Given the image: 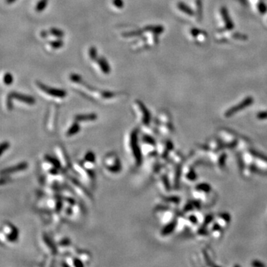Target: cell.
<instances>
[{"label":"cell","mask_w":267,"mask_h":267,"mask_svg":"<svg viewBox=\"0 0 267 267\" xmlns=\"http://www.w3.org/2000/svg\"><path fill=\"white\" fill-rule=\"evenodd\" d=\"M53 151L54 157L57 160L63 171L68 173V171H72V162L63 146L60 144H55L53 147Z\"/></svg>","instance_id":"obj_8"},{"label":"cell","mask_w":267,"mask_h":267,"mask_svg":"<svg viewBox=\"0 0 267 267\" xmlns=\"http://www.w3.org/2000/svg\"><path fill=\"white\" fill-rule=\"evenodd\" d=\"M48 0H39L36 5V11L37 12L42 11L46 7Z\"/></svg>","instance_id":"obj_31"},{"label":"cell","mask_w":267,"mask_h":267,"mask_svg":"<svg viewBox=\"0 0 267 267\" xmlns=\"http://www.w3.org/2000/svg\"><path fill=\"white\" fill-rule=\"evenodd\" d=\"M102 165L105 171L110 175H118L122 171L121 161L116 152L107 153L102 158Z\"/></svg>","instance_id":"obj_5"},{"label":"cell","mask_w":267,"mask_h":267,"mask_svg":"<svg viewBox=\"0 0 267 267\" xmlns=\"http://www.w3.org/2000/svg\"><path fill=\"white\" fill-rule=\"evenodd\" d=\"M221 15H222L223 19L224 20V22H225V25H226V26H225V28L226 29L233 28L234 25H233L232 22L230 20V19H229V17L228 15V13H227L226 9L223 8L222 10H221Z\"/></svg>","instance_id":"obj_24"},{"label":"cell","mask_w":267,"mask_h":267,"mask_svg":"<svg viewBox=\"0 0 267 267\" xmlns=\"http://www.w3.org/2000/svg\"><path fill=\"white\" fill-rule=\"evenodd\" d=\"M82 160H83V161L96 163V156H95V154L93 151H88L85 153Z\"/></svg>","instance_id":"obj_26"},{"label":"cell","mask_w":267,"mask_h":267,"mask_svg":"<svg viewBox=\"0 0 267 267\" xmlns=\"http://www.w3.org/2000/svg\"><path fill=\"white\" fill-rule=\"evenodd\" d=\"M19 230L10 222H4L1 225L0 240L2 244H13L19 240Z\"/></svg>","instance_id":"obj_6"},{"label":"cell","mask_w":267,"mask_h":267,"mask_svg":"<svg viewBox=\"0 0 267 267\" xmlns=\"http://www.w3.org/2000/svg\"><path fill=\"white\" fill-rule=\"evenodd\" d=\"M7 96L12 101V102H13V100H17V102L27 105V106H33L36 103L35 99L33 96H27V95L20 94V93L11 92L7 94Z\"/></svg>","instance_id":"obj_15"},{"label":"cell","mask_w":267,"mask_h":267,"mask_svg":"<svg viewBox=\"0 0 267 267\" xmlns=\"http://www.w3.org/2000/svg\"><path fill=\"white\" fill-rule=\"evenodd\" d=\"M72 171L77 176L80 180L86 185L89 189H93L95 185V172H92L82 166L80 160L72 162Z\"/></svg>","instance_id":"obj_4"},{"label":"cell","mask_w":267,"mask_h":267,"mask_svg":"<svg viewBox=\"0 0 267 267\" xmlns=\"http://www.w3.org/2000/svg\"><path fill=\"white\" fill-rule=\"evenodd\" d=\"M136 120L141 126H147L151 122V114L145 105L140 100H135L133 105Z\"/></svg>","instance_id":"obj_10"},{"label":"cell","mask_w":267,"mask_h":267,"mask_svg":"<svg viewBox=\"0 0 267 267\" xmlns=\"http://www.w3.org/2000/svg\"><path fill=\"white\" fill-rule=\"evenodd\" d=\"M253 102V98L251 97V96H249V97H246L245 99L244 100H243V102H241L239 105H237V106H235L233 107V108H230V109H229L227 111L226 113L225 114V115L226 116H232L233 114H235V113L239 111L244 109L245 108H246L247 106H250V105H252Z\"/></svg>","instance_id":"obj_17"},{"label":"cell","mask_w":267,"mask_h":267,"mask_svg":"<svg viewBox=\"0 0 267 267\" xmlns=\"http://www.w3.org/2000/svg\"><path fill=\"white\" fill-rule=\"evenodd\" d=\"M36 207L39 212H59L62 207L61 195H47L42 193L36 202Z\"/></svg>","instance_id":"obj_2"},{"label":"cell","mask_w":267,"mask_h":267,"mask_svg":"<svg viewBox=\"0 0 267 267\" xmlns=\"http://www.w3.org/2000/svg\"><path fill=\"white\" fill-rule=\"evenodd\" d=\"M258 117L259 119H265L267 117V111L265 112H260V114L258 115Z\"/></svg>","instance_id":"obj_36"},{"label":"cell","mask_w":267,"mask_h":267,"mask_svg":"<svg viewBox=\"0 0 267 267\" xmlns=\"http://www.w3.org/2000/svg\"><path fill=\"white\" fill-rule=\"evenodd\" d=\"M89 57H90V58L92 59V60H94V59H96L97 58V51H96V47H91L90 49H89V52H88Z\"/></svg>","instance_id":"obj_33"},{"label":"cell","mask_w":267,"mask_h":267,"mask_svg":"<svg viewBox=\"0 0 267 267\" xmlns=\"http://www.w3.org/2000/svg\"><path fill=\"white\" fill-rule=\"evenodd\" d=\"M66 177L68 184L74 191L75 195H77L86 205H91L94 204V197L91 192L89 191L88 188L84 185L78 178L69 175L68 174Z\"/></svg>","instance_id":"obj_3"},{"label":"cell","mask_w":267,"mask_h":267,"mask_svg":"<svg viewBox=\"0 0 267 267\" xmlns=\"http://www.w3.org/2000/svg\"><path fill=\"white\" fill-rule=\"evenodd\" d=\"M48 32L51 35H52V37H57V38L58 39L62 38L63 35H64V32H63L62 31H61L60 29H58V28H51L49 30Z\"/></svg>","instance_id":"obj_29"},{"label":"cell","mask_w":267,"mask_h":267,"mask_svg":"<svg viewBox=\"0 0 267 267\" xmlns=\"http://www.w3.org/2000/svg\"><path fill=\"white\" fill-rule=\"evenodd\" d=\"M71 210H72V217L71 219H78L80 217H82L83 215L85 214L84 207L80 202L76 201L73 204L71 207Z\"/></svg>","instance_id":"obj_21"},{"label":"cell","mask_w":267,"mask_h":267,"mask_svg":"<svg viewBox=\"0 0 267 267\" xmlns=\"http://www.w3.org/2000/svg\"><path fill=\"white\" fill-rule=\"evenodd\" d=\"M39 166L41 174H48L59 171H63L57 160L54 157V156L52 157L49 154H45L43 156L39 161Z\"/></svg>","instance_id":"obj_9"},{"label":"cell","mask_w":267,"mask_h":267,"mask_svg":"<svg viewBox=\"0 0 267 267\" xmlns=\"http://www.w3.org/2000/svg\"><path fill=\"white\" fill-rule=\"evenodd\" d=\"M144 31H148V32L154 33V34H161L164 31V28L161 25H148L146 26L143 29Z\"/></svg>","instance_id":"obj_23"},{"label":"cell","mask_w":267,"mask_h":267,"mask_svg":"<svg viewBox=\"0 0 267 267\" xmlns=\"http://www.w3.org/2000/svg\"><path fill=\"white\" fill-rule=\"evenodd\" d=\"M175 227V223H169V224H168L167 225H166L165 227L163 229V230L161 231V234L162 235H163V236H166V235H169L170 233L172 231H173L174 228Z\"/></svg>","instance_id":"obj_28"},{"label":"cell","mask_w":267,"mask_h":267,"mask_svg":"<svg viewBox=\"0 0 267 267\" xmlns=\"http://www.w3.org/2000/svg\"><path fill=\"white\" fill-rule=\"evenodd\" d=\"M10 147H11V144L8 141L2 142L1 146H0V156L2 157L4 154L8 151Z\"/></svg>","instance_id":"obj_30"},{"label":"cell","mask_w":267,"mask_h":267,"mask_svg":"<svg viewBox=\"0 0 267 267\" xmlns=\"http://www.w3.org/2000/svg\"><path fill=\"white\" fill-rule=\"evenodd\" d=\"M59 110L56 105H51L47 113L45 120V129L49 134H54L56 132L57 122H58Z\"/></svg>","instance_id":"obj_12"},{"label":"cell","mask_w":267,"mask_h":267,"mask_svg":"<svg viewBox=\"0 0 267 267\" xmlns=\"http://www.w3.org/2000/svg\"><path fill=\"white\" fill-rule=\"evenodd\" d=\"M96 62H97V64L99 66H100V68L101 70H102V73L105 74H108L110 73V67L109 65H108V62L106 61V59L104 58V57H100V58H98L96 59Z\"/></svg>","instance_id":"obj_22"},{"label":"cell","mask_w":267,"mask_h":267,"mask_svg":"<svg viewBox=\"0 0 267 267\" xmlns=\"http://www.w3.org/2000/svg\"><path fill=\"white\" fill-rule=\"evenodd\" d=\"M266 5H264V3H260L258 5V10H259V11H260V13H265V11H266Z\"/></svg>","instance_id":"obj_35"},{"label":"cell","mask_w":267,"mask_h":267,"mask_svg":"<svg viewBox=\"0 0 267 267\" xmlns=\"http://www.w3.org/2000/svg\"><path fill=\"white\" fill-rule=\"evenodd\" d=\"M13 76L10 74V73H6L4 75L3 77V81L4 83H5V85L6 86H10V85L12 84V82H13Z\"/></svg>","instance_id":"obj_32"},{"label":"cell","mask_w":267,"mask_h":267,"mask_svg":"<svg viewBox=\"0 0 267 267\" xmlns=\"http://www.w3.org/2000/svg\"><path fill=\"white\" fill-rule=\"evenodd\" d=\"M27 168H28V163H27V162H20V163L15 164V165L11 166H9V167L2 169L1 175L8 176V177H10L11 175H16V174L21 173V172L26 171Z\"/></svg>","instance_id":"obj_14"},{"label":"cell","mask_w":267,"mask_h":267,"mask_svg":"<svg viewBox=\"0 0 267 267\" xmlns=\"http://www.w3.org/2000/svg\"><path fill=\"white\" fill-rule=\"evenodd\" d=\"M97 119V115L94 113H90V114H77L74 116V120L78 122L79 123H88V122H92L96 121Z\"/></svg>","instance_id":"obj_19"},{"label":"cell","mask_w":267,"mask_h":267,"mask_svg":"<svg viewBox=\"0 0 267 267\" xmlns=\"http://www.w3.org/2000/svg\"><path fill=\"white\" fill-rule=\"evenodd\" d=\"M37 86L39 88V90L45 96L51 99H53L55 100H62L67 96L66 91L64 90H62V89L51 88V87L45 86V85L40 82H37Z\"/></svg>","instance_id":"obj_13"},{"label":"cell","mask_w":267,"mask_h":267,"mask_svg":"<svg viewBox=\"0 0 267 267\" xmlns=\"http://www.w3.org/2000/svg\"><path fill=\"white\" fill-rule=\"evenodd\" d=\"M113 5H114V7H116L118 9H121L123 7L124 2L122 0H113L112 1Z\"/></svg>","instance_id":"obj_34"},{"label":"cell","mask_w":267,"mask_h":267,"mask_svg":"<svg viewBox=\"0 0 267 267\" xmlns=\"http://www.w3.org/2000/svg\"><path fill=\"white\" fill-rule=\"evenodd\" d=\"M80 123L74 120V121L69 125L68 127L65 131V136L66 137H72L80 133Z\"/></svg>","instance_id":"obj_20"},{"label":"cell","mask_w":267,"mask_h":267,"mask_svg":"<svg viewBox=\"0 0 267 267\" xmlns=\"http://www.w3.org/2000/svg\"><path fill=\"white\" fill-rule=\"evenodd\" d=\"M16 1H17V0H5V2L7 3V5H10V4L13 3Z\"/></svg>","instance_id":"obj_37"},{"label":"cell","mask_w":267,"mask_h":267,"mask_svg":"<svg viewBox=\"0 0 267 267\" xmlns=\"http://www.w3.org/2000/svg\"><path fill=\"white\" fill-rule=\"evenodd\" d=\"M48 45L51 50H56V49L60 48V47L62 46L63 42L60 39H57V40L49 42Z\"/></svg>","instance_id":"obj_27"},{"label":"cell","mask_w":267,"mask_h":267,"mask_svg":"<svg viewBox=\"0 0 267 267\" xmlns=\"http://www.w3.org/2000/svg\"><path fill=\"white\" fill-rule=\"evenodd\" d=\"M38 243L42 252L46 257H55L58 255L56 243L45 232H41L39 235Z\"/></svg>","instance_id":"obj_7"},{"label":"cell","mask_w":267,"mask_h":267,"mask_svg":"<svg viewBox=\"0 0 267 267\" xmlns=\"http://www.w3.org/2000/svg\"><path fill=\"white\" fill-rule=\"evenodd\" d=\"M177 7L180 11H181L183 13H185V14L188 16H193L194 14L193 11H191V9L189 8L186 5H185V4L183 2L177 3Z\"/></svg>","instance_id":"obj_25"},{"label":"cell","mask_w":267,"mask_h":267,"mask_svg":"<svg viewBox=\"0 0 267 267\" xmlns=\"http://www.w3.org/2000/svg\"><path fill=\"white\" fill-rule=\"evenodd\" d=\"M140 144L143 157H151L155 155L156 144L152 135L143 133L140 136Z\"/></svg>","instance_id":"obj_11"},{"label":"cell","mask_w":267,"mask_h":267,"mask_svg":"<svg viewBox=\"0 0 267 267\" xmlns=\"http://www.w3.org/2000/svg\"><path fill=\"white\" fill-rule=\"evenodd\" d=\"M73 255H75L77 258L80 259L83 264H84L85 266H86V265L90 264L91 261V259H92L91 254L86 250H82V249H76L74 250V254Z\"/></svg>","instance_id":"obj_18"},{"label":"cell","mask_w":267,"mask_h":267,"mask_svg":"<svg viewBox=\"0 0 267 267\" xmlns=\"http://www.w3.org/2000/svg\"><path fill=\"white\" fill-rule=\"evenodd\" d=\"M124 150L131 167L136 169L141 166L143 156L140 148L138 128H133L126 134L124 138Z\"/></svg>","instance_id":"obj_1"},{"label":"cell","mask_w":267,"mask_h":267,"mask_svg":"<svg viewBox=\"0 0 267 267\" xmlns=\"http://www.w3.org/2000/svg\"><path fill=\"white\" fill-rule=\"evenodd\" d=\"M63 266H70V267H82L85 265L78 258L74 255H63Z\"/></svg>","instance_id":"obj_16"}]
</instances>
